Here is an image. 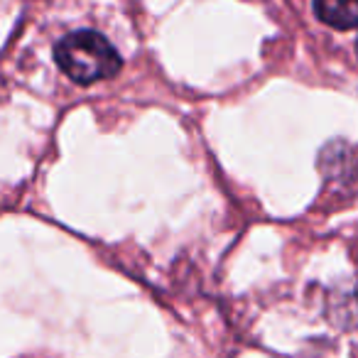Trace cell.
I'll return each instance as SVG.
<instances>
[{
	"label": "cell",
	"mask_w": 358,
	"mask_h": 358,
	"mask_svg": "<svg viewBox=\"0 0 358 358\" xmlns=\"http://www.w3.org/2000/svg\"><path fill=\"white\" fill-rule=\"evenodd\" d=\"M59 69L76 84H96L120 71V55L103 35L94 30H76L55 47Z\"/></svg>",
	"instance_id": "1"
},
{
	"label": "cell",
	"mask_w": 358,
	"mask_h": 358,
	"mask_svg": "<svg viewBox=\"0 0 358 358\" xmlns=\"http://www.w3.org/2000/svg\"><path fill=\"white\" fill-rule=\"evenodd\" d=\"M314 13L324 25L336 30L358 27V0H314Z\"/></svg>",
	"instance_id": "2"
},
{
	"label": "cell",
	"mask_w": 358,
	"mask_h": 358,
	"mask_svg": "<svg viewBox=\"0 0 358 358\" xmlns=\"http://www.w3.org/2000/svg\"><path fill=\"white\" fill-rule=\"evenodd\" d=\"M356 50H358V47H356Z\"/></svg>",
	"instance_id": "3"
}]
</instances>
